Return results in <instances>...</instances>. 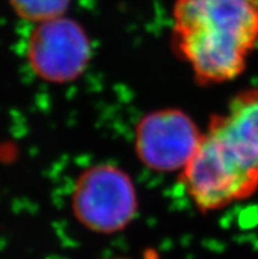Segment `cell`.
Masks as SVG:
<instances>
[{"instance_id": "obj_1", "label": "cell", "mask_w": 258, "mask_h": 259, "mask_svg": "<svg viewBox=\"0 0 258 259\" xmlns=\"http://www.w3.org/2000/svg\"><path fill=\"white\" fill-rule=\"evenodd\" d=\"M185 190L202 210L246 199L258 188V90L236 95L212 116L182 170Z\"/></svg>"}, {"instance_id": "obj_2", "label": "cell", "mask_w": 258, "mask_h": 259, "mask_svg": "<svg viewBox=\"0 0 258 259\" xmlns=\"http://www.w3.org/2000/svg\"><path fill=\"white\" fill-rule=\"evenodd\" d=\"M173 44L203 84L244 72L258 41L255 0H175Z\"/></svg>"}, {"instance_id": "obj_3", "label": "cell", "mask_w": 258, "mask_h": 259, "mask_svg": "<svg viewBox=\"0 0 258 259\" xmlns=\"http://www.w3.org/2000/svg\"><path fill=\"white\" fill-rule=\"evenodd\" d=\"M72 209L87 229L112 234L132 221L137 210V195L124 171L111 164H99L79 177Z\"/></svg>"}, {"instance_id": "obj_4", "label": "cell", "mask_w": 258, "mask_h": 259, "mask_svg": "<svg viewBox=\"0 0 258 259\" xmlns=\"http://www.w3.org/2000/svg\"><path fill=\"white\" fill-rule=\"evenodd\" d=\"M28 61L46 82L66 83L86 70L91 46L85 29L69 17L39 23L28 41Z\"/></svg>"}, {"instance_id": "obj_5", "label": "cell", "mask_w": 258, "mask_h": 259, "mask_svg": "<svg viewBox=\"0 0 258 259\" xmlns=\"http://www.w3.org/2000/svg\"><path fill=\"white\" fill-rule=\"evenodd\" d=\"M202 133L193 118L178 109L144 116L136 129V151L141 162L157 171L183 170L199 145Z\"/></svg>"}, {"instance_id": "obj_6", "label": "cell", "mask_w": 258, "mask_h": 259, "mask_svg": "<svg viewBox=\"0 0 258 259\" xmlns=\"http://www.w3.org/2000/svg\"><path fill=\"white\" fill-rule=\"evenodd\" d=\"M17 16L32 23L62 17L71 0H8Z\"/></svg>"}, {"instance_id": "obj_7", "label": "cell", "mask_w": 258, "mask_h": 259, "mask_svg": "<svg viewBox=\"0 0 258 259\" xmlns=\"http://www.w3.org/2000/svg\"><path fill=\"white\" fill-rule=\"evenodd\" d=\"M255 3H257V8H258V0H255Z\"/></svg>"}]
</instances>
